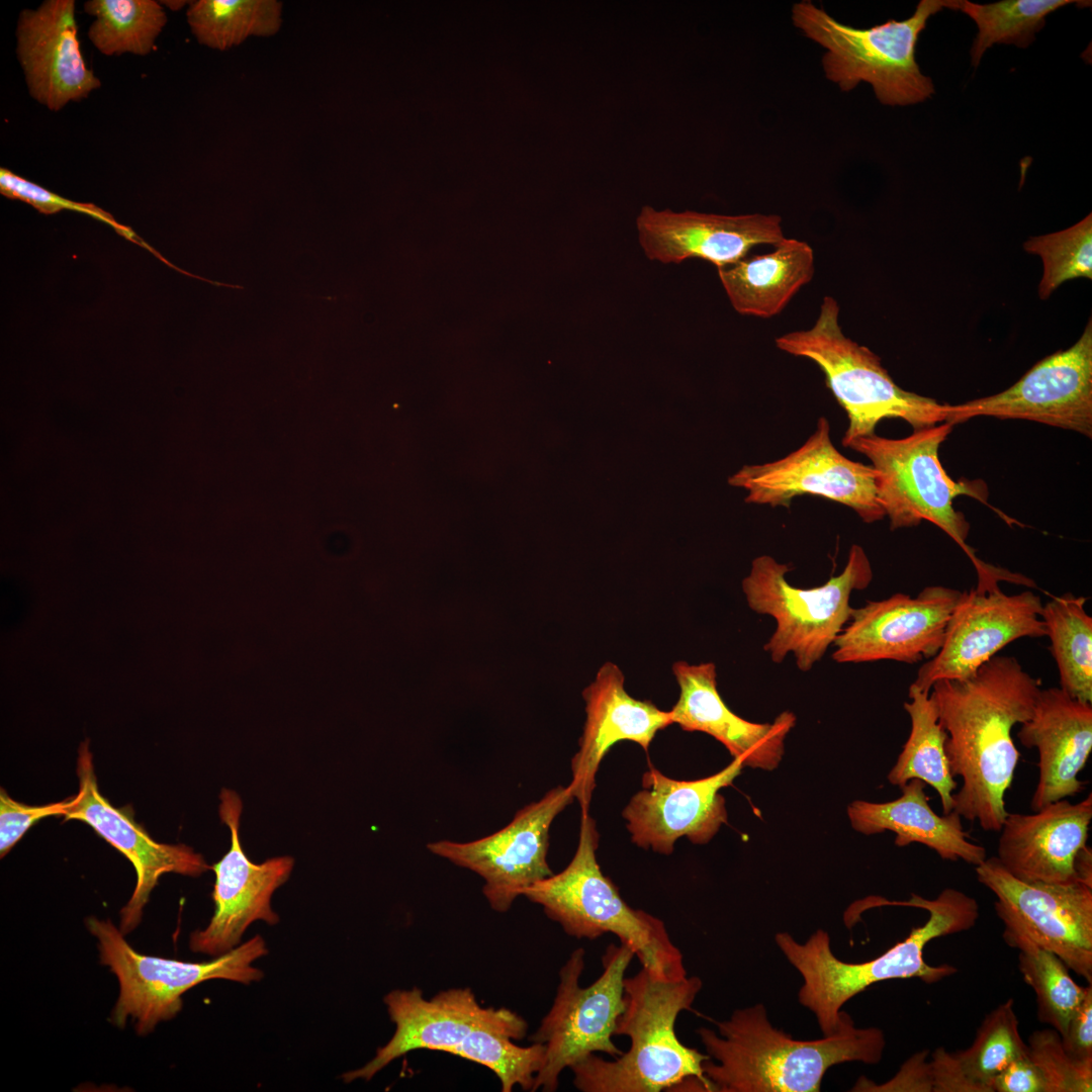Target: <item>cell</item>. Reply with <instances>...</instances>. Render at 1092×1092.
<instances>
[{
  "mask_svg": "<svg viewBox=\"0 0 1092 1092\" xmlns=\"http://www.w3.org/2000/svg\"><path fill=\"white\" fill-rule=\"evenodd\" d=\"M1040 685L1015 657L995 655L971 676L931 688L950 772L963 780L952 811L985 831H1000L1008 814L1004 797L1020 756L1011 731L1032 716Z\"/></svg>",
  "mask_w": 1092,
  "mask_h": 1092,
  "instance_id": "cell-1",
  "label": "cell"
},
{
  "mask_svg": "<svg viewBox=\"0 0 1092 1092\" xmlns=\"http://www.w3.org/2000/svg\"><path fill=\"white\" fill-rule=\"evenodd\" d=\"M395 1029L363 1067L342 1075L345 1083L370 1081L392 1061L416 1050L452 1054L489 1069L500 1090L532 1091L545 1046L515 1043L526 1036L527 1021L506 1007H484L470 988H451L426 998L421 989H396L384 996Z\"/></svg>",
  "mask_w": 1092,
  "mask_h": 1092,
  "instance_id": "cell-2",
  "label": "cell"
},
{
  "mask_svg": "<svg viewBox=\"0 0 1092 1092\" xmlns=\"http://www.w3.org/2000/svg\"><path fill=\"white\" fill-rule=\"evenodd\" d=\"M717 1031L697 1030L710 1059L703 1073L711 1091L815 1092L827 1070L846 1062L878 1064L886 1046L877 1027L856 1028L847 1014L838 1031L798 1040L776 1029L763 1005L735 1010L715 1022Z\"/></svg>",
  "mask_w": 1092,
  "mask_h": 1092,
  "instance_id": "cell-3",
  "label": "cell"
},
{
  "mask_svg": "<svg viewBox=\"0 0 1092 1092\" xmlns=\"http://www.w3.org/2000/svg\"><path fill=\"white\" fill-rule=\"evenodd\" d=\"M884 904L921 908L928 911L929 918L912 928L903 941L868 962L840 961L831 950L828 933L821 929L803 944L790 933L776 935L778 946L804 980L799 1001L815 1014L823 1035L838 1031L847 1015L840 1008L875 983L918 978L931 984L957 973L950 965H928L923 949L934 938L974 927L979 917L976 899L952 888L942 890L932 900L912 894L908 901Z\"/></svg>",
  "mask_w": 1092,
  "mask_h": 1092,
  "instance_id": "cell-4",
  "label": "cell"
},
{
  "mask_svg": "<svg viewBox=\"0 0 1092 1092\" xmlns=\"http://www.w3.org/2000/svg\"><path fill=\"white\" fill-rule=\"evenodd\" d=\"M702 988L696 976L680 980L655 978L643 968L624 980L625 1009L616 1035L630 1038L627 1052L605 1060L592 1054L570 1070L581 1092L676 1091L691 1079L710 1085L703 1064L710 1057L685 1045L675 1033L681 1011L693 1005Z\"/></svg>",
  "mask_w": 1092,
  "mask_h": 1092,
  "instance_id": "cell-5",
  "label": "cell"
},
{
  "mask_svg": "<svg viewBox=\"0 0 1092 1092\" xmlns=\"http://www.w3.org/2000/svg\"><path fill=\"white\" fill-rule=\"evenodd\" d=\"M599 839L596 821L588 811H581L578 844L570 862L560 873L525 889L522 896L540 905L569 936L595 939L614 934L655 978H686L682 954L664 922L630 907L603 874L596 855Z\"/></svg>",
  "mask_w": 1092,
  "mask_h": 1092,
  "instance_id": "cell-6",
  "label": "cell"
},
{
  "mask_svg": "<svg viewBox=\"0 0 1092 1092\" xmlns=\"http://www.w3.org/2000/svg\"><path fill=\"white\" fill-rule=\"evenodd\" d=\"M950 0H921L913 14L901 21L889 19L870 28H855L831 17L810 1L792 7L793 24L826 50L825 77L848 92L859 83L872 85L885 105L924 102L935 92L931 79L916 62V44L928 19Z\"/></svg>",
  "mask_w": 1092,
  "mask_h": 1092,
  "instance_id": "cell-7",
  "label": "cell"
},
{
  "mask_svg": "<svg viewBox=\"0 0 1092 1092\" xmlns=\"http://www.w3.org/2000/svg\"><path fill=\"white\" fill-rule=\"evenodd\" d=\"M838 316L837 301L825 296L812 328L778 337L776 345L813 361L824 373L827 387L848 418L844 447L875 434L885 419H901L914 430L945 422L946 403L897 385L878 355L843 334Z\"/></svg>",
  "mask_w": 1092,
  "mask_h": 1092,
  "instance_id": "cell-8",
  "label": "cell"
},
{
  "mask_svg": "<svg viewBox=\"0 0 1092 1092\" xmlns=\"http://www.w3.org/2000/svg\"><path fill=\"white\" fill-rule=\"evenodd\" d=\"M790 564L769 555L752 560L742 590L748 607L775 619L776 629L763 649L775 663L793 654L801 671H809L833 645L850 619V597L873 579L870 559L861 546L850 547L844 569L822 585L801 588L786 574Z\"/></svg>",
  "mask_w": 1092,
  "mask_h": 1092,
  "instance_id": "cell-9",
  "label": "cell"
},
{
  "mask_svg": "<svg viewBox=\"0 0 1092 1092\" xmlns=\"http://www.w3.org/2000/svg\"><path fill=\"white\" fill-rule=\"evenodd\" d=\"M952 427L943 422L914 430L901 439L873 434L853 440L847 448L864 455L877 470L878 498L891 530L929 521L962 547L977 573H981L989 564L977 558L968 545L970 524L963 513L954 510L952 502L961 494L984 502L987 490L983 491V483L957 482L943 469L938 450Z\"/></svg>",
  "mask_w": 1092,
  "mask_h": 1092,
  "instance_id": "cell-10",
  "label": "cell"
},
{
  "mask_svg": "<svg viewBox=\"0 0 1092 1092\" xmlns=\"http://www.w3.org/2000/svg\"><path fill=\"white\" fill-rule=\"evenodd\" d=\"M85 923L97 939L100 963L118 980L119 994L110 1020L123 1027L131 1019L140 1035L175 1017L182 1009L183 994L204 981L223 979L249 985L264 977L252 966L268 953L259 934L209 962L187 963L138 952L109 919L89 917Z\"/></svg>",
  "mask_w": 1092,
  "mask_h": 1092,
  "instance_id": "cell-11",
  "label": "cell"
},
{
  "mask_svg": "<svg viewBox=\"0 0 1092 1092\" xmlns=\"http://www.w3.org/2000/svg\"><path fill=\"white\" fill-rule=\"evenodd\" d=\"M634 957L628 945L611 943L602 958L601 976L581 987L585 950L578 947L571 952L559 971L553 1004L531 1036V1041L545 1046L544 1063L532 1091H556L563 1070L592 1054L603 1053L614 1059L622 1055L613 1036L625 1009V974Z\"/></svg>",
  "mask_w": 1092,
  "mask_h": 1092,
  "instance_id": "cell-12",
  "label": "cell"
},
{
  "mask_svg": "<svg viewBox=\"0 0 1092 1092\" xmlns=\"http://www.w3.org/2000/svg\"><path fill=\"white\" fill-rule=\"evenodd\" d=\"M877 475L872 465L853 461L834 447L829 421L821 417L797 450L771 462L745 465L729 483L748 492V504L789 508L794 497L818 495L850 508L870 524L886 517Z\"/></svg>",
  "mask_w": 1092,
  "mask_h": 1092,
  "instance_id": "cell-13",
  "label": "cell"
},
{
  "mask_svg": "<svg viewBox=\"0 0 1092 1092\" xmlns=\"http://www.w3.org/2000/svg\"><path fill=\"white\" fill-rule=\"evenodd\" d=\"M574 799L570 786H557L518 810L502 829L466 842L427 844L429 851L478 875L490 908L507 912L525 889L553 875L547 862L550 827Z\"/></svg>",
  "mask_w": 1092,
  "mask_h": 1092,
  "instance_id": "cell-14",
  "label": "cell"
},
{
  "mask_svg": "<svg viewBox=\"0 0 1092 1092\" xmlns=\"http://www.w3.org/2000/svg\"><path fill=\"white\" fill-rule=\"evenodd\" d=\"M975 871L996 896L995 911L1004 927L1022 932L1092 983V887L1078 881H1021L995 856Z\"/></svg>",
  "mask_w": 1092,
  "mask_h": 1092,
  "instance_id": "cell-15",
  "label": "cell"
},
{
  "mask_svg": "<svg viewBox=\"0 0 1092 1092\" xmlns=\"http://www.w3.org/2000/svg\"><path fill=\"white\" fill-rule=\"evenodd\" d=\"M976 417L1025 420L1092 437V321L1079 340L1034 364L1002 392L950 405L951 425Z\"/></svg>",
  "mask_w": 1092,
  "mask_h": 1092,
  "instance_id": "cell-16",
  "label": "cell"
},
{
  "mask_svg": "<svg viewBox=\"0 0 1092 1092\" xmlns=\"http://www.w3.org/2000/svg\"><path fill=\"white\" fill-rule=\"evenodd\" d=\"M219 799V816L231 831V846L211 867L215 874L214 913L205 928L192 932L189 937L193 952L212 958L240 945L253 922L261 920L268 925L279 922V916L271 907V898L289 879L294 866V859L288 855L268 858L262 863L253 862L240 837L243 810L240 796L223 788Z\"/></svg>",
  "mask_w": 1092,
  "mask_h": 1092,
  "instance_id": "cell-17",
  "label": "cell"
},
{
  "mask_svg": "<svg viewBox=\"0 0 1092 1092\" xmlns=\"http://www.w3.org/2000/svg\"><path fill=\"white\" fill-rule=\"evenodd\" d=\"M962 592L942 585L916 597L895 594L852 608L850 619L833 643L838 663L895 660L913 664L940 650L947 622Z\"/></svg>",
  "mask_w": 1092,
  "mask_h": 1092,
  "instance_id": "cell-18",
  "label": "cell"
},
{
  "mask_svg": "<svg viewBox=\"0 0 1092 1092\" xmlns=\"http://www.w3.org/2000/svg\"><path fill=\"white\" fill-rule=\"evenodd\" d=\"M1042 603L1032 590L1006 595L1000 587L962 592L938 653L923 663L911 684L930 693L942 679H964L1009 643L1046 636Z\"/></svg>",
  "mask_w": 1092,
  "mask_h": 1092,
  "instance_id": "cell-19",
  "label": "cell"
},
{
  "mask_svg": "<svg viewBox=\"0 0 1092 1092\" xmlns=\"http://www.w3.org/2000/svg\"><path fill=\"white\" fill-rule=\"evenodd\" d=\"M79 792L69 798L64 817L90 825L131 862L136 884L120 911L119 929L125 935L140 924L153 889L167 873L198 877L211 869L203 856L185 844L155 841L138 824L131 811L113 807L99 792L89 749V740L79 746L77 758Z\"/></svg>",
  "mask_w": 1092,
  "mask_h": 1092,
  "instance_id": "cell-20",
  "label": "cell"
},
{
  "mask_svg": "<svg viewBox=\"0 0 1092 1092\" xmlns=\"http://www.w3.org/2000/svg\"><path fill=\"white\" fill-rule=\"evenodd\" d=\"M744 764L733 758L717 774L695 781H677L654 767L642 776V790L622 815L632 841L639 847L670 854L675 841L686 836L706 844L727 822L725 799L719 791L730 786Z\"/></svg>",
  "mask_w": 1092,
  "mask_h": 1092,
  "instance_id": "cell-21",
  "label": "cell"
},
{
  "mask_svg": "<svg viewBox=\"0 0 1092 1092\" xmlns=\"http://www.w3.org/2000/svg\"><path fill=\"white\" fill-rule=\"evenodd\" d=\"M636 228L648 259L678 264L699 258L718 269L744 259L754 246H777L785 239L782 218L777 214L675 212L645 205L636 218Z\"/></svg>",
  "mask_w": 1092,
  "mask_h": 1092,
  "instance_id": "cell-22",
  "label": "cell"
},
{
  "mask_svg": "<svg viewBox=\"0 0 1092 1092\" xmlns=\"http://www.w3.org/2000/svg\"><path fill=\"white\" fill-rule=\"evenodd\" d=\"M16 56L29 95L52 111L100 88L80 49L74 0H46L23 9L16 25Z\"/></svg>",
  "mask_w": 1092,
  "mask_h": 1092,
  "instance_id": "cell-23",
  "label": "cell"
},
{
  "mask_svg": "<svg viewBox=\"0 0 1092 1092\" xmlns=\"http://www.w3.org/2000/svg\"><path fill=\"white\" fill-rule=\"evenodd\" d=\"M672 671L679 687L678 700L669 711L672 723L685 731L711 735L744 766L772 770L779 765L786 737L796 724L795 714L785 711L770 723L750 722L722 700L713 662L677 661Z\"/></svg>",
  "mask_w": 1092,
  "mask_h": 1092,
  "instance_id": "cell-24",
  "label": "cell"
},
{
  "mask_svg": "<svg viewBox=\"0 0 1092 1092\" xmlns=\"http://www.w3.org/2000/svg\"><path fill=\"white\" fill-rule=\"evenodd\" d=\"M624 682L619 666L606 662L582 693L586 720L579 749L571 759L569 784L581 811H588L601 761L615 743L629 740L648 751L656 733L673 724L669 711L634 699Z\"/></svg>",
  "mask_w": 1092,
  "mask_h": 1092,
  "instance_id": "cell-25",
  "label": "cell"
},
{
  "mask_svg": "<svg viewBox=\"0 0 1092 1092\" xmlns=\"http://www.w3.org/2000/svg\"><path fill=\"white\" fill-rule=\"evenodd\" d=\"M1091 820V793L1080 802L1062 799L1032 814L1008 813L995 857L1021 881H1076L1074 858L1087 844Z\"/></svg>",
  "mask_w": 1092,
  "mask_h": 1092,
  "instance_id": "cell-26",
  "label": "cell"
},
{
  "mask_svg": "<svg viewBox=\"0 0 1092 1092\" xmlns=\"http://www.w3.org/2000/svg\"><path fill=\"white\" fill-rule=\"evenodd\" d=\"M1020 743L1038 751V780L1032 811L1084 790L1078 776L1092 750V704L1061 688L1040 690L1032 716L1020 724Z\"/></svg>",
  "mask_w": 1092,
  "mask_h": 1092,
  "instance_id": "cell-27",
  "label": "cell"
},
{
  "mask_svg": "<svg viewBox=\"0 0 1092 1092\" xmlns=\"http://www.w3.org/2000/svg\"><path fill=\"white\" fill-rule=\"evenodd\" d=\"M925 785L913 779L901 787L902 795L890 802L853 801L847 807L852 828L864 835L889 830L896 834L897 846L920 843L944 860L962 859L975 867L982 863L987 858L985 847L970 840L962 817L954 811L942 816L933 811Z\"/></svg>",
  "mask_w": 1092,
  "mask_h": 1092,
  "instance_id": "cell-28",
  "label": "cell"
},
{
  "mask_svg": "<svg viewBox=\"0 0 1092 1092\" xmlns=\"http://www.w3.org/2000/svg\"><path fill=\"white\" fill-rule=\"evenodd\" d=\"M733 308L740 314L771 317L780 313L814 274L813 249L804 241L784 239L767 254L718 269Z\"/></svg>",
  "mask_w": 1092,
  "mask_h": 1092,
  "instance_id": "cell-29",
  "label": "cell"
},
{
  "mask_svg": "<svg viewBox=\"0 0 1092 1092\" xmlns=\"http://www.w3.org/2000/svg\"><path fill=\"white\" fill-rule=\"evenodd\" d=\"M910 702L904 709L911 720V730L888 781L900 788L913 779L933 788L940 798L943 814L953 810L957 782L945 753L946 731L938 721L936 704L927 692L909 687Z\"/></svg>",
  "mask_w": 1092,
  "mask_h": 1092,
  "instance_id": "cell-30",
  "label": "cell"
},
{
  "mask_svg": "<svg viewBox=\"0 0 1092 1092\" xmlns=\"http://www.w3.org/2000/svg\"><path fill=\"white\" fill-rule=\"evenodd\" d=\"M1087 598L1066 594L1042 606L1041 620L1060 673L1061 689L1092 704V618Z\"/></svg>",
  "mask_w": 1092,
  "mask_h": 1092,
  "instance_id": "cell-31",
  "label": "cell"
},
{
  "mask_svg": "<svg viewBox=\"0 0 1092 1092\" xmlns=\"http://www.w3.org/2000/svg\"><path fill=\"white\" fill-rule=\"evenodd\" d=\"M1003 937L1007 944L1018 949L1019 971L1035 993L1038 1020L1063 1036L1092 983L1085 987L1078 985L1055 953L1022 932L1004 927Z\"/></svg>",
  "mask_w": 1092,
  "mask_h": 1092,
  "instance_id": "cell-32",
  "label": "cell"
},
{
  "mask_svg": "<svg viewBox=\"0 0 1092 1092\" xmlns=\"http://www.w3.org/2000/svg\"><path fill=\"white\" fill-rule=\"evenodd\" d=\"M187 22L196 40L225 51L250 36H272L282 24L276 0H196L188 3Z\"/></svg>",
  "mask_w": 1092,
  "mask_h": 1092,
  "instance_id": "cell-33",
  "label": "cell"
},
{
  "mask_svg": "<svg viewBox=\"0 0 1092 1092\" xmlns=\"http://www.w3.org/2000/svg\"><path fill=\"white\" fill-rule=\"evenodd\" d=\"M84 11L95 19L88 29L93 46L105 56H147L167 23L155 0H89Z\"/></svg>",
  "mask_w": 1092,
  "mask_h": 1092,
  "instance_id": "cell-34",
  "label": "cell"
},
{
  "mask_svg": "<svg viewBox=\"0 0 1092 1092\" xmlns=\"http://www.w3.org/2000/svg\"><path fill=\"white\" fill-rule=\"evenodd\" d=\"M1080 2L1002 0L979 4L969 0H950L948 9L964 12L978 27L971 49L972 65L976 68L985 52L995 43L1027 48L1033 42L1035 33L1043 28L1049 14L1063 6Z\"/></svg>",
  "mask_w": 1092,
  "mask_h": 1092,
  "instance_id": "cell-35",
  "label": "cell"
},
{
  "mask_svg": "<svg viewBox=\"0 0 1092 1092\" xmlns=\"http://www.w3.org/2000/svg\"><path fill=\"white\" fill-rule=\"evenodd\" d=\"M1018 1026L1014 1001L1008 999L985 1016L972 1044L956 1052L969 1075L991 1092L993 1079L1012 1061L1027 1055Z\"/></svg>",
  "mask_w": 1092,
  "mask_h": 1092,
  "instance_id": "cell-36",
  "label": "cell"
},
{
  "mask_svg": "<svg viewBox=\"0 0 1092 1092\" xmlns=\"http://www.w3.org/2000/svg\"><path fill=\"white\" fill-rule=\"evenodd\" d=\"M1023 249L1041 258L1043 273L1038 295L1046 299L1064 282L1092 279V214L1056 233L1029 238Z\"/></svg>",
  "mask_w": 1092,
  "mask_h": 1092,
  "instance_id": "cell-37",
  "label": "cell"
},
{
  "mask_svg": "<svg viewBox=\"0 0 1092 1092\" xmlns=\"http://www.w3.org/2000/svg\"><path fill=\"white\" fill-rule=\"evenodd\" d=\"M1026 1044L1028 1058L1043 1076L1046 1092L1092 1091V1062L1067 1053L1054 1028L1034 1030Z\"/></svg>",
  "mask_w": 1092,
  "mask_h": 1092,
  "instance_id": "cell-38",
  "label": "cell"
},
{
  "mask_svg": "<svg viewBox=\"0 0 1092 1092\" xmlns=\"http://www.w3.org/2000/svg\"><path fill=\"white\" fill-rule=\"evenodd\" d=\"M69 799L42 806L17 802L0 790V853L3 857L37 821L49 816H64Z\"/></svg>",
  "mask_w": 1092,
  "mask_h": 1092,
  "instance_id": "cell-39",
  "label": "cell"
},
{
  "mask_svg": "<svg viewBox=\"0 0 1092 1092\" xmlns=\"http://www.w3.org/2000/svg\"><path fill=\"white\" fill-rule=\"evenodd\" d=\"M0 192L8 198L25 201L46 214L56 213L63 209H74L101 218L106 222L115 223L110 214L95 205L77 203L62 198L4 168L0 170Z\"/></svg>",
  "mask_w": 1092,
  "mask_h": 1092,
  "instance_id": "cell-40",
  "label": "cell"
},
{
  "mask_svg": "<svg viewBox=\"0 0 1092 1092\" xmlns=\"http://www.w3.org/2000/svg\"><path fill=\"white\" fill-rule=\"evenodd\" d=\"M929 1064L932 1092H991L969 1075L957 1053L943 1046L933 1051Z\"/></svg>",
  "mask_w": 1092,
  "mask_h": 1092,
  "instance_id": "cell-41",
  "label": "cell"
},
{
  "mask_svg": "<svg viewBox=\"0 0 1092 1092\" xmlns=\"http://www.w3.org/2000/svg\"><path fill=\"white\" fill-rule=\"evenodd\" d=\"M928 1056L929 1052L923 1050L909 1058L890 1081L876 1085L872 1081L861 1080L857 1082V1089L854 1090L932 1092Z\"/></svg>",
  "mask_w": 1092,
  "mask_h": 1092,
  "instance_id": "cell-42",
  "label": "cell"
},
{
  "mask_svg": "<svg viewBox=\"0 0 1092 1092\" xmlns=\"http://www.w3.org/2000/svg\"><path fill=\"white\" fill-rule=\"evenodd\" d=\"M1061 1040L1066 1052L1073 1058L1092 1062V984L1089 985Z\"/></svg>",
  "mask_w": 1092,
  "mask_h": 1092,
  "instance_id": "cell-43",
  "label": "cell"
},
{
  "mask_svg": "<svg viewBox=\"0 0 1092 1092\" xmlns=\"http://www.w3.org/2000/svg\"><path fill=\"white\" fill-rule=\"evenodd\" d=\"M993 1092H1046L1042 1074L1027 1055L1012 1061L992 1081Z\"/></svg>",
  "mask_w": 1092,
  "mask_h": 1092,
  "instance_id": "cell-44",
  "label": "cell"
},
{
  "mask_svg": "<svg viewBox=\"0 0 1092 1092\" xmlns=\"http://www.w3.org/2000/svg\"><path fill=\"white\" fill-rule=\"evenodd\" d=\"M1075 880L1092 887V849L1087 844L1074 858Z\"/></svg>",
  "mask_w": 1092,
  "mask_h": 1092,
  "instance_id": "cell-45",
  "label": "cell"
},
{
  "mask_svg": "<svg viewBox=\"0 0 1092 1092\" xmlns=\"http://www.w3.org/2000/svg\"><path fill=\"white\" fill-rule=\"evenodd\" d=\"M159 2H160L161 4H163V5H165L166 7L170 8L171 10H178V9H180V8H181V7H182V6H183V5L185 4V3H188V2H186V1H159Z\"/></svg>",
  "mask_w": 1092,
  "mask_h": 1092,
  "instance_id": "cell-46",
  "label": "cell"
}]
</instances>
